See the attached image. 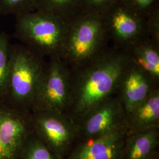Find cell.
<instances>
[{"mask_svg":"<svg viewBox=\"0 0 159 159\" xmlns=\"http://www.w3.org/2000/svg\"><path fill=\"white\" fill-rule=\"evenodd\" d=\"M129 62L125 51L111 46L95 60L70 69L71 94L66 114L77 124L91 110L116 95Z\"/></svg>","mask_w":159,"mask_h":159,"instance_id":"1","label":"cell"},{"mask_svg":"<svg viewBox=\"0 0 159 159\" xmlns=\"http://www.w3.org/2000/svg\"><path fill=\"white\" fill-rule=\"evenodd\" d=\"M70 21L37 10L23 13L16 16L15 36L46 59L62 60Z\"/></svg>","mask_w":159,"mask_h":159,"instance_id":"2","label":"cell"},{"mask_svg":"<svg viewBox=\"0 0 159 159\" xmlns=\"http://www.w3.org/2000/svg\"><path fill=\"white\" fill-rule=\"evenodd\" d=\"M102 14L80 12L69 23L62 60L70 69L102 55L111 46Z\"/></svg>","mask_w":159,"mask_h":159,"instance_id":"3","label":"cell"},{"mask_svg":"<svg viewBox=\"0 0 159 159\" xmlns=\"http://www.w3.org/2000/svg\"><path fill=\"white\" fill-rule=\"evenodd\" d=\"M47 61L21 43L10 44L6 93L16 104L32 107Z\"/></svg>","mask_w":159,"mask_h":159,"instance_id":"4","label":"cell"},{"mask_svg":"<svg viewBox=\"0 0 159 159\" xmlns=\"http://www.w3.org/2000/svg\"><path fill=\"white\" fill-rule=\"evenodd\" d=\"M71 94L70 70L61 59H48L44 74L34 97L35 111L66 113Z\"/></svg>","mask_w":159,"mask_h":159,"instance_id":"5","label":"cell"},{"mask_svg":"<svg viewBox=\"0 0 159 159\" xmlns=\"http://www.w3.org/2000/svg\"><path fill=\"white\" fill-rule=\"evenodd\" d=\"M111 46L125 51L149 38L146 17L135 12L119 0L102 14Z\"/></svg>","mask_w":159,"mask_h":159,"instance_id":"6","label":"cell"},{"mask_svg":"<svg viewBox=\"0 0 159 159\" xmlns=\"http://www.w3.org/2000/svg\"><path fill=\"white\" fill-rule=\"evenodd\" d=\"M77 125L79 134L85 139L103 136L127 128L126 113L115 95L86 114Z\"/></svg>","mask_w":159,"mask_h":159,"instance_id":"7","label":"cell"},{"mask_svg":"<svg viewBox=\"0 0 159 159\" xmlns=\"http://www.w3.org/2000/svg\"><path fill=\"white\" fill-rule=\"evenodd\" d=\"M35 112L36 124L47 146L58 159H62L79 135L77 124L66 113L48 111Z\"/></svg>","mask_w":159,"mask_h":159,"instance_id":"8","label":"cell"},{"mask_svg":"<svg viewBox=\"0 0 159 159\" xmlns=\"http://www.w3.org/2000/svg\"><path fill=\"white\" fill-rule=\"evenodd\" d=\"M159 84L129 61L121 75L116 93L126 115L143 102L156 89L159 88Z\"/></svg>","mask_w":159,"mask_h":159,"instance_id":"9","label":"cell"},{"mask_svg":"<svg viewBox=\"0 0 159 159\" xmlns=\"http://www.w3.org/2000/svg\"><path fill=\"white\" fill-rule=\"evenodd\" d=\"M127 128L103 136L85 139L68 159H121Z\"/></svg>","mask_w":159,"mask_h":159,"instance_id":"10","label":"cell"},{"mask_svg":"<svg viewBox=\"0 0 159 159\" xmlns=\"http://www.w3.org/2000/svg\"><path fill=\"white\" fill-rule=\"evenodd\" d=\"M22 118L11 110L0 108V159H14L25 134Z\"/></svg>","mask_w":159,"mask_h":159,"instance_id":"11","label":"cell"},{"mask_svg":"<svg viewBox=\"0 0 159 159\" xmlns=\"http://www.w3.org/2000/svg\"><path fill=\"white\" fill-rule=\"evenodd\" d=\"M128 133L159 129V88L126 115Z\"/></svg>","mask_w":159,"mask_h":159,"instance_id":"12","label":"cell"},{"mask_svg":"<svg viewBox=\"0 0 159 159\" xmlns=\"http://www.w3.org/2000/svg\"><path fill=\"white\" fill-rule=\"evenodd\" d=\"M158 146V129L127 132L121 159H156Z\"/></svg>","mask_w":159,"mask_h":159,"instance_id":"13","label":"cell"},{"mask_svg":"<svg viewBox=\"0 0 159 159\" xmlns=\"http://www.w3.org/2000/svg\"><path fill=\"white\" fill-rule=\"evenodd\" d=\"M129 61L159 83V44L150 38L125 51Z\"/></svg>","mask_w":159,"mask_h":159,"instance_id":"14","label":"cell"},{"mask_svg":"<svg viewBox=\"0 0 159 159\" xmlns=\"http://www.w3.org/2000/svg\"><path fill=\"white\" fill-rule=\"evenodd\" d=\"M35 10L70 21L80 12V0H36Z\"/></svg>","mask_w":159,"mask_h":159,"instance_id":"15","label":"cell"},{"mask_svg":"<svg viewBox=\"0 0 159 159\" xmlns=\"http://www.w3.org/2000/svg\"><path fill=\"white\" fill-rule=\"evenodd\" d=\"M10 43L8 35L2 32L0 33V96L6 93L8 70L9 51Z\"/></svg>","mask_w":159,"mask_h":159,"instance_id":"16","label":"cell"},{"mask_svg":"<svg viewBox=\"0 0 159 159\" xmlns=\"http://www.w3.org/2000/svg\"><path fill=\"white\" fill-rule=\"evenodd\" d=\"M36 0H0V16L17 15L35 10Z\"/></svg>","mask_w":159,"mask_h":159,"instance_id":"17","label":"cell"},{"mask_svg":"<svg viewBox=\"0 0 159 159\" xmlns=\"http://www.w3.org/2000/svg\"><path fill=\"white\" fill-rule=\"evenodd\" d=\"M131 10L146 17L159 8V0H119Z\"/></svg>","mask_w":159,"mask_h":159,"instance_id":"18","label":"cell"},{"mask_svg":"<svg viewBox=\"0 0 159 159\" xmlns=\"http://www.w3.org/2000/svg\"><path fill=\"white\" fill-rule=\"evenodd\" d=\"M25 159H59L57 156L39 140L31 143L27 148Z\"/></svg>","mask_w":159,"mask_h":159,"instance_id":"19","label":"cell"},{"mask_svg":"<svg viewBox=\"0 0 159 159\" xmlns=\"http://www.w3.org/2000/svg\"><path fill=\"white\" fill-rule=\"evenodd\" d=\"M118 0H80V12L102 14Z\"/></svg>","mask_w":159,"mask_h":159,"instance_id":"20","label":"cell"},{"mask_svg":"<svg viewBox=\"0 0 159 159\" xmlns=\"http://www.w3.org/2000/svg\"><path fill=\"white\" fill-rule=\"evenodd\" d=\"M149 38L159 44V8L146 17Z\"/></svg>","mask_w":159,"mask_h":159,"instance_id":"21","label":"cell"},{"mask_svg":"<svg viewBox=\"0 0 159 159\" xmlns=\"http://www.w3.org/2000/svg\"></svg>","mask_w":159,"mask_h":159,"instance_id":"22","label":"cell"}]
</instances>
